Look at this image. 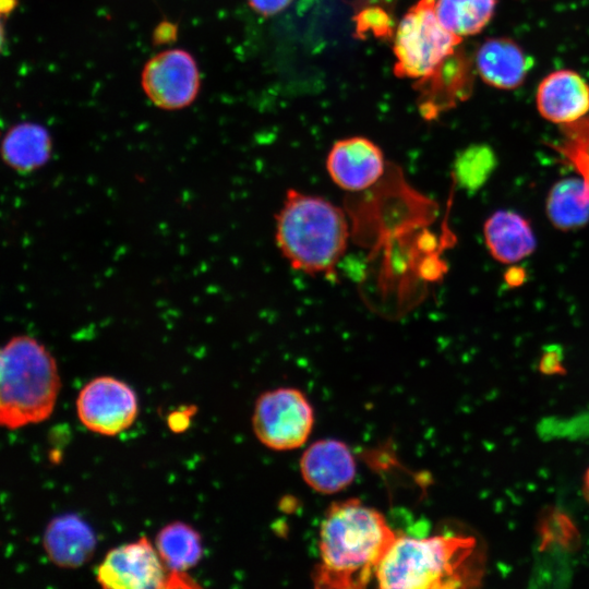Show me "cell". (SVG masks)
I'll list each match as a JSON object with an SVG mask.
<instances>
[{"label": "cell", "mask_w": 589, "mask_h": 589, "mask_svg": "<svg viewBox=\"0 0 589 589\" xmlns=\"http://www.w3.org/2000/svg\"><path fill=\"white\" fill-rule=\"evenodd\" d=\"M397 536L377 509L358 498L333 503L318 534L316 588L357 589L376 576Z\"/></svg>", "instance_id": "1"}, {"label": "cell", "mask_w": 589, "mask_h": 589, "mask_svg": "<svg viewBox=\"0 0 589 589\" xmlns=\"http://www.w3.org/2000/svg\"><path fill=\"white\" fill-rule=\"evenodd\" d=\"M349 225L327 199L290 189L275 223V242L289 265L308 275L333 277L344 256Z\"/></svg>", "instance_id": "2"}, {"label": "cell", "mask_w": 589, "mask_h": 589, "mask_svg": "<svg viewBox=\"0 0 589 589\" xmlns=\"http://www.w3.org/2000/svg\"><path fill=\"white\" fill-rule=\"evenodd\" d=\"M480 552L472 537H397L380 564L381 588H457L480 580Z\"/></svg>", "instance_id": "3"}, {"label": "cell", "mask_w": 589, "mask_h": 589, "mask_svg": "<svg viewBox=\"0 0 589 589\" xmlns=\"http://www.w3.org/2000/svg\"><path fill=\"white\" fill-rule=\"evenodd\" d=\"M61 382L57 361L35 337L15 335L0 352V422L14 430L48 419Z\"/></svg>", "instance_id": "4"}, {"label": "cell", "mask_w": 589, "mask_h": 589, "mask_svg": "<svg viewBox=\"0 0 589 589\" xmlns=\"http://www.w3.org/2000/svg\"><path fill=\"white\" fill-rule=\"evenodd\" d=\"M461 43V37L449 32L440 21L435 0H420L400 20L394 35L399 77L421 80L431 75Z\"/></svg>", "instance_id": "5"}, {"label": "cell", "mask_w": 589, "mask_h": 589, "mask_svg": "<svg viewBox=\"0 0 589 589\" xmlns=\"http://www.w3.org/2000/svg\"><path fill=\"white\" fill-rule=\"evenodd\" d=\"M313 424V408L297 388L280 387L265 392L255 402L253 432L267 448L291 450L301 447Z\"/></svg>", "instance_id": "6"}, {"label": "cell", "mask_w": 589, "mask_h": 589, "mask_svg": "<svg viewBox=\"0 0 589 589\" xmlns=\"http://www.w3.org/2000/svg\"><path fill=\"white\" fill-rule=\"evenodd\" d=\"M139 404L131 386L112 376H98L79 393L76 412L88 430L113 436L130 428L136 419Z\"/></svg>", "instance_id": "7"}, {"label": "cell", "mask_w": 589, "mask_h": 589, "mask_svg": "<svg viewBox=\"0 0 589 589\" xmlns=\"http://www.w3.org/2000/svg\"><path fill=\"white\" fill-rule=\"evenodd\" d=\"M200 72L194 58L185 50H164L145 64L141 84L148 99L167 110L181 109L196 98Z\"/></svg>", "instance_id": "8"}, {"label": "cell", "mask_w": 589, "mask_h": 589, "mask_svg": "<svg viewBox=\"0 0 589 589\" xmlns=\"http://www.w3.org/2000/svg\"><path fill=\"white\" fill-rule=\"evenodd\" d=\"M170 573L156 546L142 537L109 550L96 570V580L104 588H168Z\"/></svg>", "instance_id": "9"}, {"label": "cell", "mask_w": 589, "mask_h": 589, "mask_svg": "<svg viewBox=\"0 0 589 589\" xmlns=\"http://www.w3.org/2000/svg\"><path fill=\"white\" fill-rule=\"evenodd\" d=\"M330 180L348 192H360L373 187L385 172L382 149L363 136L337 141L326 158Z\"/></svg>", "instance_id": "10"}, {"label": "cell", "mask_w": 589, "mask_h": 589, "mask_svg": "<svg viewBox=\"0 0 589 589\" xmlns=\"http://www.w3.org/2000/svg\"><path fill=\"white\" fill-rule=\"evenodd\" d=\"M305 483L322 494H333L347 488L356 477V461L350 448L334 438L311 444L300 459Z\"/></svg>", "instance_id": "11"}, {"label": "cell", "mask_w": 589, "mask_h": 589, "mask_svg": "<svg viewBox=\"0 0 589 589\" xmlns=\"http://www.w3.org/2000/svg\"><path fill=\"white\" fill-rule=\"evenodd\" d=\"M537 107L551 122L574 123L589 113V84L572 70L552 72L539 84Z\"/></svg>", "instance_id": "12"}, {"label": "cell", "mask_w": 589, "mask_h": 589, "mask_svg": "<svg viewBox=\"0 0 589 589\" xmlns=\"http://www.w3.org/2000/svg\"><path fill=\"white\" fill-rule=\"evenodd\" d=\"M97 539L91 526L76 514H63L51 519L43 536L48 558L63 568H77L88 562Z\"/></svg>", "instance_id": "13"}, {"label": "cell", "mask_w": 589, "mask_h": 589, "mask_svg": "<svg viewBox=\"0 0 589 589\" xmlns=\"http://www.w3.org/2000/svg\"><path fill=\"white\" fill-rule=\"evenodd\" d=\"M470 69L467 58L457 49L431 75L418 81L424 117L431 119L468 95L472 84Z\"/></svg>", "instance_id": "14"}, {"label": "cell", "mask_w": 589, "mask_h": 589, "mask_svg": "<svg viewBox=\"0 0 589 589\" xmlns=\"http://www.w3.org/2000/svg\"><path fill=\"white\" fill-rule=\"evenodd\" d=\"M483 233L490 254L505 264L529 256L537 245L530 223L508 209L492 214L484 224Z\"/></svg>", "instance_id": "15"}, {"label": "cell", "mask_w": 589, "mask_h": 589, "mask_svg": "<svg viewBox=\"0 0 589 589\" xmlns=\"http://www.w3.org/2000/svg\"><path fill=\"white\" fill-rule=\"evenodd\" d=\"M530 68V60L513 40L493 38L477 51L476 69L489 85L501 89L519 86Z\"/></svg>", "instance_id": "16"}, {"label": "cell", "mask_w": 589, "mask_h": 589, "mask_svg": "<svg viewBox=\"0 0 589 589\" xmlns=\"http://www.w3.org/2000/svg\"><path fill=\"white\" fill-rule=\"evenodd\" d=\"M4 164L21 175H28L44 167L52 153V141L47 129L34 122L11 127L1 146Z\"/></svg>", "instance_id": "17"}, {"label": "cell", "mask_w": 589, "mask_h": 589, "mask_svg": "<svg viewBox=\"0 0 589 589\" xmlns=\"http://www.w3.org/2000/svg\"><path fill=\"white\" fill-rule=\"evenodd\" d=\"M545 208L555 228L579 229L589 223V188L582 178L560 180L551 188Z\"/></svg>", "instance_id": "18"}, {"label": "cell", "mask_w": 589, "mask_h": 589, "mask_svg": "<svg viewBox=\"0 0 589 589\" xmlns=\"http://www.w3.org/2000/svg\"><path fill=\"white\" fill-rule=\"evenodd\" d=\"M155 546L170 573L183 574L197 565L203 556L201 534L182 521L163 527L156 536Z\"/></svg>", "instance_id": "19"}, {"label": "cell", "mask_w": 589, "mask_h": 589, "mask_svg": "<svg viewBox=\"0 0 589 589\" xmlns=\"http://www.w3.org/2000/svg\"><path fill=\"white\" fill-rule=\"evenodd\" d=\"M496 0H436L441 23L458 37L479 33L491 20Z\"/></svg>", "instance_id": "20"}, {"label": "cell", "mask_w": 589, "mask_h": 589, "mask_svg": "<svg viewBox=\"0 0 589 589\" xmlns=\"http://www.w3.org/2000/svg\"><path fill=\"white\" fill-rule=\"evenodd\" d=\"M496 166L497 158L491 146L473 144L457 155L453 176L459 188L474 193L485 184Z\"/></svg>", "instance_id": "21"}, {"label": "cell", "mask_w": 589, "mask_h": 589, "mask_svg": "<svg viewBox=\"0 0 589 589\" xmlns=\"http://www.w3.org/2000/svg\"><path fill=\"white\" fill-rule=\"evenodd\" d=\"M562 127V140L552 146L578 171L589 188V113Z\"/></svg>", "instance_id": "22"}, {"label": "cell", "mask_w": 589, "mask_h": 589, "mask_svg": "<svg viewBox=\"0 0 589 589\" xmlns=\"http://www.w3.org/2000/svg\"><path fill=\"white\" fill-rule=\"evenodd\" d=\"M354 20L358 34L370 33L375 37H389L393 34L392 20L382 8H365Z\"/></svg>", "instance_id": "23"}, {"label": "cell", "mask_w": 589, "mask_h": 589, "mask_svg": "<svg viewBox=\"0 0 589 589\" xmlns=\"http://www.w3.org/2000/svg\"><path fill=\"white\" fill-rule=\"evenodd\" d=\"M248 2L256 13L271 16L286 9L291 0H248Z\"/></svg>", "instance_id": "24"}, {"label": "cell", "mask_w": 589, "mask_h": 589, "mask_svg": "<svg viewBox=\"0 0 589 589\" xmlns=\"http://www.w3.org/2000/svg\"><path fill=\"white\" fill-rule=\"evenodd\" d=\"M177 28L175 24L170 22L160 23L155 33L154 39L157 44H165L172 40L176 37Z\"/></svg>", "instance_id": "25"}, {"label": "cell", "mask_w": 589, "mask_h": 589, "mask_svg": "<svg viewBox=\"0 0 589 589\" xmlns=\"http://www.w3.org/2000/svg\"><path fill=\"white\" fill-rule=\"evenodd\" d=\"M527 278V273L524 267L512 266L509 267L504 275L505 283L507 286L515 288L521 286Z\"/></svg>", "instance_id": "26"}, {"label": "cell", "mask_w": 589, "mask_h": 589, "mask_svg": "<svg viewBox=\"0 0 589 589\" xmlns=\"http://www.w3.org/2000/svg\"><path fill=\"white\" fill-rule=\"evenodd\" d=\"M584 496L589 503V468L586 470L582 483Z\"/></svg>", "instance_id": "27"}]
</instances>
